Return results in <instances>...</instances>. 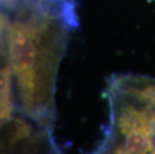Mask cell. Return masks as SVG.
<instances>
[{"label": "cell", "instance_id": "obj_1", "mask_svg": "<svg viewBox=\"0 0 155 154\" xmlns=\"http://www.w3.org/2000/svg\"><path fill=\"white\" fill-rule=\"evenodd\" d=\"M69 27L46 13L27 23L15 21L8 40V58L17 77L25 113L49 125L54 113V83Z\"/></svg>", "mask_w": 155, "mask_h": 154}, {"label": "cell", "instance_id": "obj_2", "mask_svg": "<svg viewBox=\"0 0 155 154\" xmlns=\"http://www.w3.org/2000/svg\"><path fill=\"white\" fill-rule=\"evenodd\" d=\"M31 127L25 120L8 117L0 122V150L12 148L31 136Z\"/></svg>", "mask_w": 155, "mask_h": 154}, {"label": "cell", "instance_id": "obj_3", "mask_svg": "<svg viewBox=\"0 0 155 154\" xmlns=\"http://www.w3.org/2000/svg\"><path fill=\"white\" fill-rule=\"evenodd\" d=\"M11 74L10 63L0 65V107L12 112L11 100Z\"/></svg>", "mask_w": 155, "mask_h": 154}, {"label": "cell", "instance_id": "obj_4", "mask_svg": "<svg viewBox=\"0 0 155 154\" xmlns=\"http://www.w3.org/2000/svg\"><path fill=\"white\" fill-rule=\"evenodd\" d=\"M20 0H0V6L8 8H16Z\"/></svg>", "mask_w": 155, "mask_h": 154}, {"label": "cell", "instance_id": "obj_5", "mask_svg": "<svg viewBox=\"0 0 155 154\" xmlns=\"http://www.w3.org/2000/svg\"><path fill=\"white\" fill-rule=\"evenodd\" d=\"M10 114H11L10 111H8V110L4 109V108L0 107V121H2V120H4L6 118H8V117H10Z\"/></svg>", "mask_w": 155, "mask_h": 154}]
</instances>
